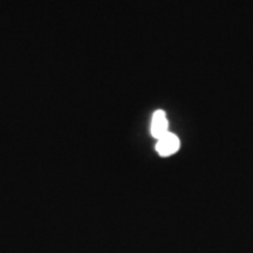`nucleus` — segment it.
Segmentation results:
<instances>
[{
  "label": "nucleus",
  "mask_w": 253,
  "mask_h": 253,
  "mask_svg": "<svg viewBox=\"0 0 253 253\" xmlns=\"http://www.w3.org/2000/svg\"><path fill=\"white\" fill-rule=\"evenodd\" d=\"M181 148V140L176 134L169 131L166 135L158 138L156 143V151L162 157H169L176 154Z\"/></svg>",
  "instance_id": "nucleus-1"
},
{
  "label": "nucleus",
  "mask_w": 253,
  "mask_h": 253,
  "mask_svg": "<svg viewBox=\"0 0 253 253\" xmlns=\"http://www.w3.org/2000/svg\"><path fill=\"white\" fill-rule=\"evenodd\" d=\"M150 132L156 140L169 132V121H168L167 114L164 110L158 109L154 113L153 119H151Z\"/></svg>",
  "instance_id": "nucleus-2"
}]
</instances>
